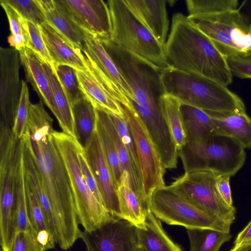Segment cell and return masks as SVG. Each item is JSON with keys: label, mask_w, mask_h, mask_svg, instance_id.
I'll use <instances>...</instances> for the list:
<instances>
[{"label": "cell", "mask_w": 251, "mask_h": 251, "mask_svg": "<svg viewBox=\"0 0 251 251\" xmlns=\"http://www.w3.org/2000/svg\"><path fill=\"white\" fill-rule=\"evenodd\" d=\"M107 3L112 23L111 42L160 70L172 67L164 47L136 19L123 0H109Z\"/></svg>", "instance_id": "cell-7"}, {"label": "cell", "mask_w": 251, "mask_h": 251, "mask_svg": "<svg viewBox=\"0 0 251 251\" xmlns=\"http://www.w3.org/2000/svg\"><path fill=\"white\" fill-rule=\"evenodd\" d=\"M57 7L79 29L101 43L110 39L112 23L102 0H54Z\"/></svg>", "instance_id": "cell-12"}, {"label": "cell", "mask_w": 251, "mask_h": 251, "mask_svg": "<svg viewBox=\"0 0 251 251\" xmlns=\"http://www.w3.org/2000/svg\"><path fill=\"white\" fill-rule=\"evenodd\" d=\"M147 203L154 216L168 225L230 232L232 224L197 207L170 185L155 189L148 197Z\"/></svg>", "instance_id": "cell-8"}, {"label": "cell", "mask_w": 251, "mask_h": 251, "mask_svg": "<svg viewBox=\"0 0 251 251\" xmlns=\"http://www.w3.org/2000/svg\"><path fill=\"white\" fill-rule=\"evenodd\" d=\"M77 139L83 147L96 128V108L84 96L72 105Z\"/></svg>", "instance_id": "cell-28"}, {"label": "cell", "mask_w": 251, "mask_h": 251, "mask_svg": "<svg viewBox=\"0 0 251 251\" xmlns=\"http://www.w3.org/2000/svg\"><path fill=\"white\" fill-rule=\"evenodd\" d=\"M136 232L138 247L145 251H182L168 236L160 221L154 216L149 208L145 228L137 227Z\"/></svg>", "instance_id": "cell-23"}, {"label": "cell", "mask_w": 251, "mask_h": 251, "mask_svg": "<svg viewBox=\"0 0 251 251\" xmlns=\"http://www.w3.org/2000/svg\"><path fill=\"white\" fill-rule=\"evenodd\" d=\"M190 251H219L223 244L232 237L230 232L211 228H187Z\"/></svg>", "instance_id": "cell-30"}, {"label": "cell", "mask_w": 251, "mask_h": 251, "mask_svg": "<svg viewBox=\"0 0 251 251\" xmlns=\"http://www.w3.org/2000/svg\"><path fill=\"white\" fill-rule=\"evenodd\" d=\"M84 33L82 52L89 68L122 105L133 107L132 91L103 44L90 35Z\"/></svg>", "instance_id": "cell-11"}, {"label": "cell", "mask_w": 251, "mask_h": 251, "mask_svg": "<svg viewBox=\"0 0 251 251\" xmlns=\"http://www.w3.org/2000/svg\"><path fill=\"white\" fill-rule=\"evenodd\" d=\"M21 65L19 51L13 48H0V121L12 127L22 92L20 77Z\"/></svg>", "instance_id": "cell-14"}, {"label": "cell", "mask_w": 251, "mask_h": 251, "mask_svg": "<svg viewBox=\"0 0 251 251\" xmlns=\"http://www.w3.org/2000/svg\"><path fill=\"white\" fill-rule=\"evenodd\" d=\"M7 42L11 48L18 51L26 47L27 45L26 38L24 35L22 34H10L7 37Z\"/></svg>", "instance_id": "cell-45"}, {"label": "cell", "mask_w": 251, "mask_h": 251, "mask_svg": "<svg viewBox=\"0 0 251 251\" xmlns=\"http://www.w3.org/2000/svg\"><path fill=\"white\" fill-rule=\"evenodd\" d=\"M160 79L164 94L182 103L212 113L246 112L244 102L237 94L212 79L172 67L161 71Z\"/></svg>", "instance_id": "cell-3"}, {"label": "cell", "mask_w": 251, "mask_h": 251, "mask_svg": "<svg viewBox=\"0 0 251 251\" xmlns=\"http://www.w3.org/2000/svg\"><path fill=\"white\" fill-rule=\"evenodd\" d=\"M44 65L49 81L53 103V114L55 116L62 132L77 139L72 105L52 67L44 62Z\"/></svg>", "instance_id": "cell-21"}, {"label": "cell", "mask_w": 251, "mask_h": 251, "mask_svg": "<svg viewBox=\"0 0 251 251\" xmlns=\"http://www.w3.org/2000/svg\"><path fill=\"white\" fill-rule=\"evenodd\" d=\"M24 156L25 171L33 183L48 227L56 244L55 225L51 207L42 187L39 173L33 156L25 144Z\"/></svg>", "instance_id": "cell-29"}, {"label": "cell", "mask_w": 251, "mask_h": 251, "mask_svg": "<svg viewBox=\"0 0 251 251\" xmlns=\"http://www.w3.org/2000/svg\"><path fill=\"white\" fill-rule=\"evenodd\" d=\"M168 63L173 68L199 75L228 86L232 75L226 57L211 41L195 27L187 16L174 14L165 47Z\"/></svg>", "instance_id": "cell-2"}, {"label": "cell", "mask_w": 251, "mask_h": 251, "mask_svg": "<svg viewBox=\"0 0 251 251\" xmlns=\"http://www.w3.org/2000/svg\"><path fill=\"white\" fill-rule=\"evenodd\" d=\"M44 42L53 64H66L78 70L89 69L82 51L46 22L39 26Z\"/></svg>", "instance_id": "cell-17"}, {"label": "cell", "mask_w": 251, "mask_h": 251, "mask_svg": "<svg viewBox=\"0 0 251 251\" xmlns=\"http://www.w3.org/2000/svg\"><path fill=\"white\" fill-rule=\"evenodd\" d=\"M96 128L100 137L104 156L110 169L114 182L117 189L121 181L122 172L116 149L110 134L97 115Z\"/></svg>", "instance_id": "cell-31"}, {"label": "cell", "mask_w": 251, "mask_h": 251, "mask_svg": "<svg viewBox=\"0 0 251 251\" xmlns=\"http://www.w3.org/2000/svg\"><path fill=\"white\" fill-rule=\"evenodd\" d=\"M243 251H251V244H250L248 246H245L244 248Z\"/></svg>", "instance_id": "cell-48"}, {"label": "cell", "mask_w": 251, "mask_h": 251, "mask_svg": "<svg viewBox=\"0 0 251 251\" xmlns=\"http://www.w3.org/2000/svg\"><path fill=\"white\" fill-rule=\"evenodd\" d=\"M117 193L122 219L137 228H145L149 209L147 201L142 200L133 190L130 184L129 175L126 172L122 174Z\"/></svg>", "instance_id": "cell-20"}, {"label": "cell", "mask_w": 251, "mask_h": 251, "mask_svg": "<svg viewBox=\"0 0 251 251\" xmlns=\"http://www.w3.org/2000/svg\"><path fill=\"white\" fill-rule=\"evenodd\" d=\"M109 116L129 155L134 170L142 182L135 144L130 127L125 117H120L111 114Z\"/></svg>", "instance_id": "cell-34"}, {"label": "cell", "mask_w": 251, "mask_h": 251, "mask_svg": "<svg viewBox=\"0 0 251 251\" xmlns=\"http://www.w3.org/2000/svg\"><path fill=\"white\" fill-rule=\"evenodd\" d=\"M9 251H44L32 230L18 231Z\"/></svg>", "instance_id": "cell-39"}, {"label": "cell", "mask_w": 251, "mask_h": 251, "mask_svg": "<svg viewBox=\"0 0 251 251\" xmlns=\"http://www.w3.org/2000/svg\"><path fill=\"white\" fill-rule=\"evenodd\" d=\"M217 175L208 170L192 169L176 178L170 185L197 207L232 224L236 209L228 205L219 193Z\"/></svg>", "instance_id": "cell-9"}, {"label": "cell", "mask_w": 251, "mask_h": 251, "mask_svg": "<svg viewBox=\"0 0 251 251\" xmlns=\"http://www.w3.org/2000/svg\"><path fill=\"white\" fill-rule=\"evenodd\" d=\"M22 92L16 116L11 127L14 136L18 139L23 137L26 128L29 116V100L27 83L22 80Z\"/></svg>", "instance_id": "cell-35"}, {"label": "cell", "mask_w": 251, "mask_h": 251, "mask_svg": "<svg viewBox=\"0 0 251 251\" xmlns=\"http://www.w3.org/2000/svg\"><path fill=\"white\" fill-rule=\"evenodd\" d=\"M0 251H4L1 248H0Z\"/></svg>", "instance_id": "cell-50"}, {"label": "cell", "mask_w": 251, "mask_h": 251, "mask_svg": "<svg viewBox=\"0 0 251 251\" xmlns=\"http://www.w3.org/2000/svg\"><path fill=\"white\" fill-rule=\"evenodd\" d=\"M239 5L187 16L226 58L251 57V25Z\"/></svg>", "instance_id": "cell-4"}, {"label": "cell", "mask_w": 251, "mask_h": 251, "mask_svg": "<svg viewBox=\"0 0 251 251\" xmlns=\"http://www.w3.org/2000/svg\"><path fill=\"white\" fill-rule=\"evenodd\" d=\"M180 110L187 143L203 141L218 131L210 116L206 111L182 102Z\"/></svg>", "instance_id": "cell-25"}, {"label": "cell", "mask_w": 251, "mask_h": 251, "mask_svg": "<svg viewBox=\"0 0 251 251\" xmlns=\"http://www.w3.org/2000/svg\"><path fill=\"white\" fill-rule=\"evenodd\" d=\"M19 52L27 81L37 93L40 102L46 104L53 113V103L44 61L28 48H23Z\"/></svg>", "instance_id": "cell-19"}, {"label": "cell", "mask_w": 251, "mask_h": 251, "mask_svg": "<svg viewBox=\"0 0 251 251\" xmlns=\"http://www.w3.org/2000/svg\"><path fill=\"white\" fill-rule=\"evenodd\" d=\"M52 122L50 117L30 119L22 139L33 156L51 207L56 244L66 251L80 238L81 231L68 174L52 138Z\"/></svg>", "instance_id": "cell-1"}, {"label": "cell", "mask_w": 251, "mask_h": 251, "mask_svg": "<svg viewBox=\"0 0 251 251\" xmlns=\"http://www.w3.org/2000/svg\"><path fill=\"white\" fill-rule=\"evenodd\" d=\"M83 148L85 157L100 189L105 209L111 216L122 219L117 189L104 156L96 128Z\"/></svg>", "instance_id": "cell-15"}, {"label": "cell", "mask_w": 251, "mask_h": 251, "mask_svg": "<svg viewBox=\"0 0 251 251\" xmlns=\"http://www.w3.org/2000/svg\"><path fill=\"white\" fill-rule=\"evenodd\" d=\"M137 227L127 221L111 217L80 238L87 251H137Z\"/></svg>", "instance_id": "cell-13"}, {"label": "cell", "mask_w": 251, "mask_h": 251, "mask_svg": "<svg viewBox=\"0 0 251 251\" xmlns=\"http://www.w3.org/2000/svg\"><path fill=\"white\" fill-rule=\"evenodd\" d=\"M46 22L82 51L84 32L75 26L56 6L54 0H36Z\"/></svg>", "instance_id": "cell-24"}, {"label": "cell", "mask_w": 251, "mask_h": 251, "mask_svg": "<svg viewBox=\"0 0 251 251\" xmlns=\"http://www.w3.org/2000/svg\"><path fill=\"white\" fill-rule=\"evenodd\" d=\"M231 176L227 175H217L216 178V186L219 193L229 206H233V201L229 184Z\"/></svg>", "instance_id": "cell-43"}, {"label": "cell", "mask_w": 251, "mask_h": 251, "mask_svg": "<svg viewBox=\"0 0 251 251\" xmlns=\"http://www.w3.org/2000/svg\"><path fill=\"white\" fill-rule=\"evenodd\" d=\"M0 3L7 17L11 34H22L24 35L26 38L27 45L28 35L26 20H24L16 10L6 3L3 0H0Z\"/></svg>", "instance_id": "cell-40"}, {"label": "cell", "mask_w": 251, "mask_h": 251, "mask_svg": "<svg viewBox=\"0 0 251 251\" xmlns=\"http://www.w3.org/2000/svg\"><path fill=\"white\" fill-rule=\"evenodd\" d=\"M239 9L251 25V0H245L239 4Z\"/></svg>", "instance_id": "cell-46"}, {"label": "cell", "mask_w": 251, "mask_h": 251, "mask_svg": "<svg viewBox=\"0 0 251 251\" xmlns=\"http://www.w3.org/2000/svg\"><path fill=\"white\" fill-rule=\"evenodd\" d=\"M137 251H145L143 249L138 247Z\"/></svg>", "instance_id": "cell-49"}, {"label": "cell", "mask_w": 251, "mask_h": 251, "mask_svg": "<svg viewBox=\"0 0 251 251\" xmlns=\"http://www.w3.org/2000/svg\"><path fill=\"white\" fill-rule=\"evenodd\" d=\"M78 157L81 170L88 187L98 201L104 206L100 189L85 157L83 147L79 151Z\"/></svg>", "instance_id": "cell-41"}, {"label": "cell", "mask_w": 251, "mask_h": 251, "mask_svg": "<svg viewBox=\"0 0 251 251\" xmlns=\"http://www.w3.org/2000/svg\"><path fill=\"white\" fill-rule=\"evenodd\" d=\"M27 21L40 26L46 22L36 0H3Z\"/></svg>", "instance_id": "cell-36"}, {"label": "cell", "mask_w": 251, "mask_h": 251, "mask_svg": "<svg viewBox=\"0 0 251 251\" xmlns=\"http://www.w3.org/2000/svg\"><path fill=\"white\" fill-rule=\"evenodd\" d=\"M251 244V221L237 235L234 242L235 248L245 247Z\"/></svg>", "instance_id": "cell-44"}, {"label": "cell", "mask_w": 251, "mask_h": 251, "mask_svg": "<svg viewBox=\"0 0 251 251\" xmlns=\"http://www.w3.org/2000/svg\"><path fill=\"white\" fill-rule=\"evenodd\" d=\"M123 1L136 19L165 47L169 25L166 1L125 0Z\"/></svg>", "instance_id": "cell-16"}, {"label": "cell", "mask_w": 251, "mask_h": 251, "mask_svg": "<svg viewBox=\"0 0 251 251\" xmlns=\"http://www.w3.org/2000/svg\"><path fill=\"white\" fill-rule=\"evenodd\" d=\"M51 67L72 105L84 96L80 88L76 68L66 64H53Z\"/></svg>", "instance_id": "cell-33"}, {"label": "cell", "mask_w": 251, "mask_h": 251, "mask_svg": "<svg viewBox=\"0 0 251 251\" xmlns=\"http://www.w3.org/2000/svg\"><path fill=\"white\" fill-rule=\"evenodd\" d=\"M52 136L66 169L73 193L79 224L91 231L111 216L92 193L83 177L78 155L83 146L75 138L54 130Z\"/></svg>", "instance_id": "cell-6"}, {"label": "cell", "mask_w": 251, "mask_h": 251, "mask_svg": "<svg viewBox=\"0 0 251 251\" xmlns=\"http://www.w3.org/2000/svg\"><path fill=\"white\" fill-rule=\"evenodd\" d=\"M178 155L185 172L203 169L230 176L239 171L246 158L243 146L218 130L203 141L187 143L178 151Z\"/></svg>", "instance_id": "cell-5"}, {"label": "cell", "mask_w": 251, "mask_h": 251, "mask_svg": "<svg viewBox=\"0 0 251 251\" xmlns=\"http://www.w3.org/2000/svg\"><path fill=\"white\" fill-rule=\"evenodd\" d=\"M245 247L235 248L233 247L230 251H243Z\"/></svg>", "instance_id": "cell-47"}, {"label": "cell", "mask_w": 251, "mask_h": 251, "mask_svg": "<svg viewBox=\"0 0 251 251\" xmlns=\"http://www.w3.org/2000/svg\"><path fill=\"white\" fill-rule=\"evenodd\" d=\"M122 106L135 142L144 193L148 200L155 189L166 185L164 177L166 169L152 138L135 108Z\"/></svg>", "instance_id": "cell-10"}, {"label": "cell", "mask_w": 251, "mask_h": 251, "mask_svg": "<svg viewBox=\"0 0 251 251\" xmlns=\"http://www.w3.org/2000/svg\"><path fill=\"white\" fill-rule=\"evenodd\" d=\"M181 102L176 97L163 94L160 98L159 106L161 115L168 128L177 151L187 143L186 134L182 113Z\"/></svg>", "instance_id": "cell-26"}, {"label": "cell", "mask_w": 251, "mask_h": 251, "mask_svg": "<svg viewBox=\"0 0 251 251\" xmlns=\"http://www.w3.org/2000/svg\"><path fill=\"white\" fill-rule=\"evenodd\" d=\"M76 70L80 88L95 108L124 117L122 104L94 73L89 68L85 71Z\"/></svg>", "instance_id": "cell-18"}, {"label": "cell", "mask_w": 251, "mask_h": 251, "mask_svg": "<svg viewBox=\"0 0 251 251\" xmlns=\"http://www.w3.org/2000/svg\"><path fill=\"white\" fill-rule=\"evenodd\" d=\"M188 16L207 13L239 5L237 0H187Z\"/></svg>", "instance_id": "cell-37"}, {"label": "cell", "mask_w": 251, "mask_h": 251, "mask_svg": "<svg viewBox=\"0 0 251 251\" xmlns=\"http://www.w3.org/2000/svg\"><path fill=\"white\" fill-rule=\"evenodd\" d=\"M206 112L218 131L235 139L244 149L251 148V118L246 112Z\"/></svg>", "instance_id": "cell-22"}, {"label": "cell", "mask_w": 251, "mask_h": 251, "mask_svg": "<svg viewBox=\"0 0 251 251\" xmlns=\"http://www.w3.org/2000/svg\"><path fill=\"white\" fill-rule=\"evenodd\" d=\"M28 35L27 47L37 54L44 62L53 66L52 60L44 42L39 26L26 21Z\"/></svg>", "instance_id": "cell-38"}, {"label": "cell", "mask_w": 251, "mask_h": 251, "mask_svg": "<svg viewBox=\"0 0 251 251\" xmlns=\"http://www.w3.org/2000/svg\"><path fill=\"white\" fill-rule=\"evenodd\" d=\"M98 117L110 134L117 153L122 173L126 172L129 175L131 187L135 193L144 201H147L145 196L142 181L137 176L132 165L129 155L124 146L117 130L107 112L96 108Z\"/></svg>", "instance_id": "cell-27"}, {"label": "cell", "mask_w": 251, "mask_h": 251, "mask_svg": "<svg viewBox=\"0 0 251 251\" xmlns=\"http://www.w3.org/2000/svg\"><path fill=\"white\" fill-rule=\"evenodd\" d=\"M226 59L232 75L242 79H251V57H229Z\"/></svg>", "instance_id": "cell-42"}, {"label": "cell", "mask_w": 251, "mask_h": 251, "mask_svg": "<svg viewBox=\"0 0 251 251\" xmlns=\"http://www.w3.org/2000/svg\"><path fill=\"white\" fill-rule=\"evenodd\" d=\"M25 187L28 216L32 230L35 234L41 231L50 232L35 188L26 171Z\"/></svg>", "instance_id": "cell-32"}]
</instances>
